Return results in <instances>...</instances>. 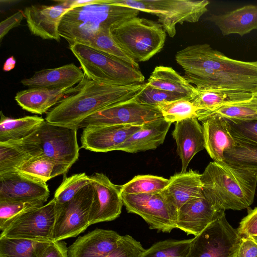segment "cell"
Segmentation results:
<instances>
[{
	"instance_id": "2e32d148",
	"label": "cell",
	"mask_w": 257,
	"mask_h": 257,
	"mask_svg": "<svg viewBox=\"0 0 257 257\" xmlns=\"http://www.w3.org/2000/svg\"><path fill=\"white\" fill-rule=\"evenodd\" d=\"M69 9L60 4L54 6L33 5L26 7L23 12L32 34L59 42V27L63 15Z\"/></svg>"
},
{
	"instance_id": "f35d334b",
	"label": "cell",
	"mask_w": 257,
	"mask_h": 257,
	"mask_svg": "<svg viewBox=\"0 0 257 257\" xmlns=\"http://www.w3.org/2000/svg\"><path fill=\"white\" fill-rule=\"evenodd\" d=\"M90 184V176L85 173L65 177L56 190L53 199L57 203L63 204L72 199L82 188Z\"/></svg>"
},
{
	"instance_id": "d590c367",
	"label": "cell",
	"mask_w": 257,
	"mask_h": 257,
	"mask_svg": "<svg viewBox=\"0 0 257 257\" xmlns=\"http://www.w3.org/2000/svg\"><path fill=\"white\" fill-rule=\"evenodd\" d=\"M192 239L158 241L145 249L141 257H187Z\"/></svg>"
},
{
	"instance_id": "83f0119b",
	"label": "cell",
	"mask_w": 257,
	"mask_h": 257,
	"mask_svg": "<svg viewBox=\"0 0 257 257\" xmlns=\"http://www.w3.org/2000/svg\"><path fill=\"white\" fill-rule=\"evenodd\" d=\"M147 84L162 90L185 95L191 99L195 86L190 83L172 67L159 66L155 68L149 78Z\"/></svg>"
},
{
	"instance_id": "9a60e30c",
	"label": "cell",
	"mask_w": 257,
	"mask_h": 257,
	"mask_svg": "<svg viewBox=\"0 0 257 257\" xmlns=\"http://www.w3.org/2000/svg\"><path fill=\"white\" fill-rule=\"evenodd\" d=\"M49 195L46 183L31 179L17 170L0 175V201L45 202Z\"/></svg>"
},
{
	"instance_id": "b9f144b4",
	"label": "cell",
	"mask_w": 257,
	"mask_h": 257,
	"mask_svg": "<svg viewBox=\"0 0 257 257\" xmlns=\"http://www.w3.org/2000/svg\"><path fill=\"white\" fill-rule=\"evenodd\" d=\"M226 120L229 131L236 140L257 145V119L247 121Z\"/></svg>"
},
{
	"instance_id": "ab89813d",
	"label": "cell",
	"mask_w": 257,
	"mask_h": 257,
	"mask_svg": "<svg viewBox=\"0 0 257 257\" xmlns=\"http://www.w3.org/2000/svg\"><path fill=\"white\" fill-rule=\"evenodd\" d=\"M43 201H0V230L3 231L17 217L31 209L40 207Z\"/></svg>"
},
{
	"instance_id": "9c48e42d",
	"label": "cell",
	"mask_w": 257,
	"mask_h": 257,
	"mask_svg": "<svg viewBox=\"0 0 257 257\" xmlns=\"http://www.w3.org/2000/svg\"><path fill=\"white\" fill-rule=\"evenodd\" d=\"M241 237L221 211L193 238L187 257H237Z\"/></svg>"
},
{
	"instance_id": "ac0fdd59",
	"label": "cell",
	"mask_w": 257,
	"mask_h": 257,
	"mask_svg": "<svg viewBox=\"0 0 257 257\" xmlns=\"http://www.w3.org/2000/svg\"><path fill=\"white\" fill-rule=\"evenodd\" d=\"M202 123L205 149L214 162L224 161L225 152L236 145L226 119L218 115L210 114L197 118Z\"/></svg>"
},
{
	"instance_id": "3957f363",
	"label": "cell",
	"mask_w": 257,
	"mask_h": 257,
	"mask_svg": "<svg viewBox=\"0 0 257 257\" xmlns=\"http://www.w3.org/2000/svg\"><path fill=\"white\" fill-rule=\"evenodd\" d=\"M201 181L203 195L215 210H240L253 203L257 173L213 161L201 174Z\"/></svg>"
},
{
	"instance_id": "484cf974",
	"label": "cell",
	"mask_w": 257,
	"mask_h": 257,
	"mask_svg": "<svg viewBox=\"0 0 257 257\" xmlns=\"http://www.w3.org/2000/svg\"><path fill=\"white\" fill-rule=\"evenodd\" d=\"M256 94L242 91L195 86L190 101L198 109V117L224 104L249 100Z\"/></svg>"
},
{
	"instance_id": "4316f807",
	"label": "cell",
	"mask_w": 257,
	"mask_h": 257,
	"mask_svg": "<svg viewBox=\"0 0 257 257\" xmlns=\"http://www.w3.org/2000/svg\"><path fill=\"white\" fill-rule=\"evenodd\" d=\"M72 88H29L19 91L15 99L23 109L32 113L42 114L56 105Z\"/></svg>"
},
{
	"instance_id": "e0dca14e",
	"label": "cell",
	"mask_w": 257,
	"mask_h": 257,
	"mask_svg": "<svg viewBox=\"0 0 257 257\" xmlns=\"http://www.w3.org/2000/svg\"><path fill=\"white\" fill-rule=\"evenodd\" d=\"M141 127L132 125L87 126L81 137V148L94 152L117 151Z\"/></svg>"
},
{
	"instance_id": "30bf717a",
	"label": "cell",
	"mask_w": 257,
	"mask_h": 257,
	"mask_svg": "<svg viewBox=\"0 0 257 257\" xmlns=\"http://www.w3.org/2000/svg\"><path fill=\"white\" fill-rule=\"evenodd\" d=\"M128 212L140 216L151 229L169 233L176 228L178 210L160 192L126 195L121 194Z\"/></svg>"
},
{
	"instance_id": "d6a6232c",
	"label": "cell",
	"mask_w": 257,
	"mask_h": 257,
	"mask_svg": "<svg viewBox=\"0 0 257 257\" xmlns=\"http://www.w3.org/2000/svg\"><path fill=\"white\" fill-rule=\"evenodd\" d=\"M87 45L121 60L135 68L140 69L138 62L115 41L110 30L100 33L91 39Z\"/></svg>"
},
{
	"instance_id": "f546056e",
	"label": "cell",
	"mask_w": 257,
	"mask_h": 257,
	"mask_svg": "<svg viewBox=\"0 0 257 257\" xmlns=\"http://www.w3.org/2000/svg\"><path fill=\"white\" fill-rule=\"evenodd\" d=\"M45 119L42 117L26 116L13 118L1 111L0 143L23 139L32 133Z\"/></svg>"
},
{
	"instance_id": "44dd1931",
	"label": "cell",
	"mask_w": 257,
	"mask_h": 257,
	"mask_svg": "<svg viewBox=\"0 0 257 257\" xmlns=\"http://www.w3.org/2000/svg\"><path fill=\"white\" fill-rule=\"evenodd\" d=\"M121 236L112 230L96 228L78 237L68 247V257H104L115 248Z\"/></svg>"
},
{
	"instance_id": "d4e9b609",
	"label": "cell",
	"mask_w": 257,
	"mask_h": 257,
	"mask_svg": "<svg viewBox=\"0 0 257 257\" xmlns=\"http://www.w3.org/2000/svg\"><path fill=\"white\" fill-rule=\"evenodd\" d=\"M206 19L213 23L223 36H240L257 30V6L249 5L221 15H211Z\"/></svg>"
},
{
	"instance_id": "836d02e7",
	"label": "cell",
	"mask_w": 257,
	"mask_h": 257,
	"mask_svg": "<svg viewBox=\"0 0 257 257\" xmlns=\"http://www.w3.org/2000/svg\"><path fill=\"white\" fill-rule=\"evenodd\" d=\"M169 179L151 175H138L120 186V193L126 195L154 193L163 190L168 185Z\"/></svg>"
},
{
	"instance_id": "8d00e7d4",
	"label": "cell",
	"mask_w": 257,
	"mask_h": 257,
	"mask_svg": "<svg viewBox=\"0 0 257 257\" xmlns=\"http://www.w3.org/2000/svg\"><path fill=\"white\" fill-rule=\"evenodd\" d=\"M54 164L44 156L33 157L16 170L36 181L46 183L54 177Z\"/></svg>"
},
{
	"instance_id": "c3c4849f",
	"label": "cell",
	"mask_w": 257,
	"mask_h": 257,
	"mask_svg": "<svg viewBox=\"0 0 257 257\" xmlns=\"http://www.w3.org/2000/svg\"><path fill=\"white\" fill-rule=\"evenodd\" d=\"M16 64V59L13 56H11L6 60L4 64L3 69L6 72L9 71L15 68Z\"/></svg>"
},
{
	"instance_id": "7bdbcfd3",
	"label": "cell",
	"mask_w": 257,
	"mask_h": 257,
	"mask_svg": "<svg viewBox=\"0 0 257 257\" xmlns=\"http://www.w3.org/2000/svg\"><path fill=\"white\" fill-rule=\"evenodd\" d=\"M145 249L129 235L121 236L117 246L104 257H141Z\"/></svg>"
},
{
	"instance_id": "ee69618b",
	"label": "cell",
	"mask_w": 257,
	"mask_h": 257,
	"mask_svg": "<svg viewBox=\"0 0 257 257\" xmlns=\"http://www.w3.org/2000/svg\"><path fill=\"white\" fill-rule=\"evenodd\" d=\"M237 230L241 238L249 237L257 242V207L248 211Z\"/></svg>"
},
{
	"instance_id": "f6af8a7d",
	"label": "cell",
	"mask_w": 257,
	"mask_h": 257,
	"mask_svg": "<svg viewBox=\"0 0 257 257\" xmlns=\"http://www.w3.org/2000/svg\"><path fill=\"white\" fill-rule=\"evenodd\" d=\"M25 18L24 12L19 10L0 23V40L12 29L18 27Z\"/></svg>"
},
{
	"instance_id": "7c38bea8",
	"label": "cell",
	"mask_w": 257,
	"mask_h": 257,
	"mask_svg": "<svg viewBox=\"0 0 257 257\" xmlns=\"http://www.w3.org/2000/svg\"><path fill=\"white\" fill-rule=\"evenodd\" d=\"M135 99L94 113L84 119L78 128L89 126L142 125L163 117L157 106L138 103Z\"/></svg>"
},
{
	"instance_id": "5bb4252c",
	"label": "cell",
	"mask_w": 257,
	"mask_h": 257,
	"mask_svg": "<svg viewBox=\"0 0 257 257\" xmlns=\"http://www.w3.org/2000/svg\"><path fill=\"white\" fill-rule=\"evenodd\" d=\"M93 195L89 212V224L115 219L123 205L120 186L113 184L104 174L89 176Z\"/></svg>"
},
{
	"instance_id": "4dcf8cb0",
	"label": "cell",
	"mask_w": 257,
	"mask_h": 257,
	"mask_svg": "<svg viewBox=\"0 0 257 257\" xmlns=\"http://www.w3.org/2000/svg\"><path fill=\"white\" fill-rule=\"evenodd\" d=\"M210 114H215L231 120L257 119V94L249 100L224 104L211 111L199 115L198 118Z\"/></svg>"
},
{
	"instance_id": "8992f818",
	"label": "cell",
	"mask_w": 257,
	"mask_h": 257,
	"mask_svg": "<svg viewBox=\"0 0 257 257\" xmlns=\"http://www.w3.org/2000/svg\"><path fill=\"white\" fill-rule=\"evenodd\" d=\"M69 48L90 79L113 86L144 83L145 77L140 70L121 60L81 44Z\"/></svg>"
},
{
	"instance_id": "7dc6e473",
	"label": "cell",
	"mask_w": 257,
	"mask_h": 257,
	"mask_svg": "<svg viewBox=\"0 0 257 257\" xmlns=\"http://www.w3.org/2000/svg\"><path fill=\"white\" fill-rule=\"evenodd\" d=\"M43 257H68L66 243L62 240H52L46 249Z\"/></svg>"
},
{
	"instance_id": "277c9868",
	"label": "cell",
	"mask_w": 257,
	"mask_h": 257,
	"mask_svg": "<svg viewBox=\"0 0 257 257\" xmlns=\"http://www.w3.org/2000/svg\"><path fill=\"white\" fill-rule=\"evenodd\" d=\"M140 11L113 4L109 0L94 2L69 9L63 16L58 29L60 37L69 45H87L100 33L138 17Z\"/></svg>"
},
{
	"instance_id": "8fae6325",
	"label": "cell",
	"mask_w": 257,
	"mask_h": 257,
	"mask_svg": "<svg viewBox=\"0 0 257 257\" xmlns=\"http://www.w3.org/2000/svg\"><path fill=\"white\" fill-rule=\"evenodd\" d=\"M93 195V187L90 184L69 201L63 204L56 203L52 240L61 241L75 237L90 226L89 216Z\"/></svg>"
},
{
	"instance_id": "e575fe53",
	"label": "cell",
	"mask_w": 257,
	"mask_h": 257,
	"mask_svg": "<svg viewBox=\"0 0 257 257\" xmlns=\"http://www.w3.org/2000/svg\"><path fill=\"white\" fill-rule=\"evenodd\" d=\"M156 106L165 120L171 123L188 118L198 117V109L188 98L161 102Z\"/></svg>"
},
{
	"instance_id": "7a4b0ae2",
	"label": "cell",
	"mask_w": 257,
	"mask_h": 257,
	"mask_svg": "<svg viewBox=\"0 0 257 257\" xmlns=\"http://www.w3.org/2000/svg\"><path fill=\"white\" fill-rule=\"evenodd\" d=\"M177 62L185 71L203 70V81L210 88L241 90L249 78L257 77V61L229 58L209 44L193 45L180 50Z\"/></svg>"
},
{
	"instance_id": "cb8c5ba5",
	"label": "cell",
	"mask_w": 257,
	"mask_h": 257,
	"mask_svg": "<svg viewBox=\"0 0 257 257\" xmlns=\"http://www.w3.org/2000/svg\"><path fill=\"white\" fill-rule=\"evenodd\" d=\"M171 123L161 117L141 125L117 151L136 153L154 150L162 144Z\"/></svg>"
},
{
	"instance_id": "bcb514c9",
	"label": "cell",
	"mask_w": 257,
	"mask_h": 257,
	"mask_svg": "<svg viewBox=\"0 0 257 257\" xmlns=\"http://www.w3.org/2000/svg\"><path fill=\"white\" fill-rule=\"evenodd\" d=\"M237 257H257V242L249 237H241Z\"/></svg>"
},
{
	"instance_id": "52a82bcc",
	"label": "cell",
	"mask_w": 257,
	"mask_h": 257,
	"mask_svg": "<svg viewBox=\"0 0 257 257\" xmlns=\"http://www.w3.org/2000/svg\"><path fill=\"white\" fill-rule=\"evenodd\" d=\"M118 45L137 62H145L164 47L166 33L158 22L135 17L110 30Z\"/></svg>"
},
{
	"instance_id": "60d3db41",
	"label": "cell",
	"mask_w": 257,
	"mask_h": 257,
	"mask_svg": "<svg viewBox=\"0 0 257 257\" xmlns=\"http://www.w3.org/2000/svg\"><path fill=\"white\" fill-rule=\"evenodd\" d=\"M181 98H188L184 95L162 90L150 86L146 82L143 91L135 99L138 103L156 106L163 102L177 100Z\"/></svg>"
},
{
	"instance_id": "ba28073f",
	"label": "cell",
	"mask_w": 257,
	"mask_h": 257,
	"mask_svg": "<svg viewBox=\"0 0 257 257\" xmlns=\"http://www.w3.org/2000/svg\"><path fill=\"white\" fill-rule=\"evenodd\" d=\"M115 5L131 8L158 18L159 23L171 38L176 33V25L198 22L208 11L207 0H109Z\"/></svg>"
},
{
	"instance_id": "74e56055",
	"label": "cell",
	"mask_w": 257,
	"mask_h": 257,
	"mask_svg": "<svg viewBox=\"0 0 257 257\" xmlns=\"http://www.w3.org/2000/svg\"><path fill=\"white\" fill-rule=\"evenodd\" d=\"M32 157L14 142L0 143V175L16 170Z\"/></svg>"
},
{
	"instance_id": "d6986e66",
	"label": "cell",
	"mask_w": 257,
	"mask_h": 257,
	"mask_svg": "<svg viewBox=\"0 0 257 257\" xmlns=\"http://www.w3.org/2000/svg\"><path fill=\"white\" fill-rule=\"evenodd\" d=\"M172 136L176 143L177 153L182 162L181 172H185L193 157L205 149L202 125L196 118L176 122Z\"/></svg>"
},
{
	"instance_id": "6da1fadb",
	"label": "cell",
	"mask_w": 257,
	"mask_h": 257,
	"mask_svg": "<svg viewBox=\"0 0 257 257\" xmlns=\"http://www.w3.org/2000/svg\"><path fill=\"white\" fill-rule=\"evenodd\" d=\"M146 85H110L90 79L84 75L82 80L48 111L45 120L78 129L81 123L94 113L135 99Z\"/></svg>"
},
{
	"instance_id": "4fadbf2b",
	"label": "cell",
	"mask_w": 257,
	"mask_h": 257,
	"mask_svg": "<svg viewBox=\"0 0 257 257\" xmlns=\"http://www.w3.org/2000/svg\"><path fill=\"white\" fill-rule=\"evenodd\" d=\"M56 216V202L52 199L17 217L2 231L0 238L51 240Z\"/></svg>"
},
{
	"instance_id": "1f68e13d",
	"label": "cell",
	"mask_w": 257,
	"mask_h": 257,
	"mask_svg": "<svg viewBox=\"0 0 257 257\" xmlns=\"http://www.w3.org/2000/svg\"><path fill=\"white\" fill-rule=\"evenodd\" d=\"M224 158L231 166L257 173V145L236 140V145L225 152Z\"/></svg>"
},
{
	"instance_id": "603a6c76",
	"label": "cell",
	"mask_w": 257,
	"mask_h": 257,
	"mask_svg": "<svg viewBox=\"0 0 257 257\" xmlns=\"http://www.w3.org/2000/svg\"><path fill=\"white\" fill-rule=\"evenodd\" d=\"M161 192L178 211L188 201L204 197L201 174L192 170L176 173L170 177L168 185Z\"/></svg>"
},
{
	"instance_id": "7402d4cb",
	"label": "cell",
	"mask_w": 257,
	"mask_h": 257,
	"mask_svg": "<svg viewBox=\"0 0 257 257\" xmlns=\"http://www.w3.org/2000/svg\"><path fill=\"white\" fill-rule=\"evenodd\" d=\"M84 76L81 68L72 63L36 71L30 78L22 80L21 83L29 88L70 89L78 84Z\"/></svg>"
},
{
	"instance_id": "f1b7e54d",
	"label": "cell",
	"mask_w": 257,
	"mask_h": 257,
	"mask_svg": "<svg viewBox=\"0 0 257 257\" xmlns=\"http://www.w3.org/2000/svg\"><path fill=\"white\" fill-rule=\"evenodd\" d=\"M52 241L45 239L0 238V257H43Z\"/></svg>"
},
{
	"instance_id": "ffe728a7",
	"label": "cell",
	"mask_w": 257,
	"mask_h": 257,
	"mask_svg": "<svg viewBox=\"0 0 257 257\" xmlns=\"http://www.w3.org/2000/svg\"><path fill=\"white\" fill-rule=\"evenodd\" d=\"M223 211H217L204 197L191 200L178 210L176 228L194 236L200 233Z\"/></svg>"
},
{
	"instance_id": "5b68a950",
	"label": "cell",
	"mask_w": 257,
	"mask_h": 257,
	"mask_svg": "<svg viewBox=\"0 0 257 257\" xmlns=\"http://www.w3.org/2000/svg\"><path fill=\"white\" fill-rule=\"evenodd\" d=\"M77 130L45 119L28 136L13 142L32 157L42 156L52 161L55 166V177L66 174L78 159Z\"/></svg>"
}]
</instances>
